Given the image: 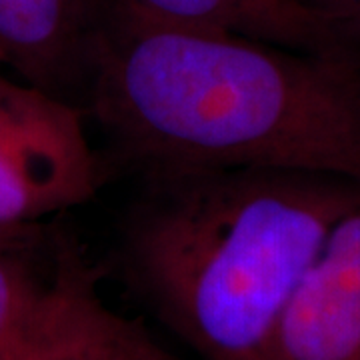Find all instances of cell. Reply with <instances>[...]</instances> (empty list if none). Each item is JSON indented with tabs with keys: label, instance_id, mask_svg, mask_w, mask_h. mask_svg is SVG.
Returning a JSON list of instances; mask_svg holds the SVG:
<instances>
[{
	"label": "cell",
	"instance_id": "obj_1",
	"mask_svg": "<svg viewBox=\"0 0 360 360\" xmlns=\"http://www.w3.org/2000/svg\"><path fill=\"white\" fill-rule=\"evenodd\" d=\"M86 120L116 167L274 168L360 184V56L146 22L104 0Z\"/></svg>",
	"mask_w": 360,
	"mask_h": 360
},
{
	"label": "cell",
	"instance_id": "obj_2",
	"mask_svg": "<svg viewBox=\"0 0 360 360\" xmlns=\"http://www.w3.org/2000/svg\"><path fill=\"white\" fill-rule=\"evenodd\" d=\"M115 264L196 360H266L276 324L360 184L274 168L134 174Z\"/></svg>",
	"mask_w": 360,
	"mask_h": 360
},
{
	"label": "cell",
	"instance_id": "obj_3",
	"mask_svg": "<svg viewBox=\"0 0 360 360\" xmlns=\"http://www.w3.org/2000/svg\"><path fill=\"white\" fill-rule=\"evenodd\" d=\"M103 272L70 232L44 222L0 238V360H70L108 307Z\"/></svg>",
	"mask_w": 360,
	"mask_h": 360
},
{
	"label": "cell",
	"instance_id": "obj_4",
	"mask_svg": "<svg viewBox=\"0 0 360 360\" xmlns=\"http://www.w3.org/2000/svg\"><path fill=\"white\" fill-rule=\"evenodd\" d=\"M84 122L0 66V238L94 196L104 165Z\"/></svg>",
	"mask_w": 360,
	"mask_h": 360
},
{
	"label": "cell",
	"instance_id": "obj_5",
	"mask_svg": "<svg viewBox=\"0 0 360 360\" xmlns=\"http://www.w3.org/2000/svg\"><path fill=\"white\" fill-rule=\"evenodd\" d=\"M103 14L104 0H0V66L84 115Z\"/></svg>",
	"mask_w": 360,
	"mask_h": 360
},
{
	"label": "cell",
	"instance_id": "obj_6",
	"mask_svg": "<svg viewBox=\"0 0 360 360\" xmlns=\"http://www.w3.org/2000/svg\"><path fill=\"white\" fill-rule=\"evenodd\" d=\"M266 360H360V200L336 220L296 286Z\"/></svg>",
	"mask_w": 360,
	"mask_h": 360
},
{
	"label": "cell",
	"instance_id": "obj_7",
	"mask_svg": "<svg viewBox=\"0 0 360 360\" xmlns=\"http://www.w3.org/2000/svg\"><path fill=\"white\" fill-rule=\"evenodd\" d=\"M146 22L231 32L292 49L345 52L347 46L295 0H108ZM360 56V54H356Z\"/></svg>",
	"mask_w": 360,
	"mask_h": 360
},
{
	"label": "cell",
	"instance_id": "obj_8",
	"mask_svg": "<svg viewBox=\"0 0 360 360\" xmlns=\"http://www.w3.org/2000/svg\"><path fill=\"white\" fill-rule=\"evenodd\" d=\"M70 360H184L168 352L141 321L108 310L89 342Z\"/></svg>",
	"mask_w": 360,
	"mask_h": 360
},
{
	"label": "cell",
	"instance_id": "obj_9",
	"mask_svg": "<svg viewBox=\"0 0 360 360\" xmlns=\"http://www.w3.org/2000/svg\"><path fill=\"white\" fill-rule=\"evenodd\" d=\"M347 49L360 54V0H295Z\"/></svg>",
	"mask_w": 360,
	"mask_h": 360
}]
</instances>
